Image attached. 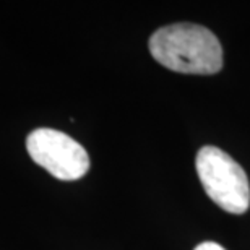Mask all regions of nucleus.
<instances>
[{
    "mask_svg": "<svg viewBox=\"0 0 250 250\" xmlns=\"http://www.w3.org/2000/svg\"><path fill=\"white\" fill-rule=\"evenodd\" d=\"M198 179L211 202L231 214H242L250 207V184L246 171L216 146H203L195 159Z\"/></svg>",
    "mask_w": 250,
    "mask_h": 250,
    "instance_id": "nucleus-2",
    "label": "nucleus"
},
{
    "mask_svg": "<svg viewBox=\"0 0 250 250\" xmlns=\"http://www.w3.org/2000/svg\"><path fill=\"white\" fill-rule=\"evenodd\" d=\"M26 149L38 166L59 181H78L89 169L86 149L59 130H34L26 138Z\"/></svg>",
    "mask_w": 250,
    "mask_h": 250,
    "instance_id": "nucleus-3",
    "label": "nucleus"
},
{
    "mask_svg": "<svg viewBox=\"0 0 250 250\" xmlns=\"http://www.w3.org/2000/svg\"><path fill=\"white\" fill-rule=\"evenodd\" d=\"M153 59L172 72L214 75L223 68V47L208 28L176 23L159 28L149 38Z\"/></svg>",
    "mask_w": 250,
    "mask_h": 250,
    "instance_id": "nucleus-1",
    "label": "nucleus"
},
{
    "mask_svg": "<svg viewBox=\"0 0 250 250\" xmlns=\"http://www.w3.org/2000/svg\"><path fill=\"white\" fill-rule=\"evenodd\" d=\"M193 250H226V249H224L223 246H219V244H216V242H213V241H207V242L198 244Z\"/></svg>",
    "mask_w": 250,
    "mask_h": 250,
    "instance_id": "nucleus-4",
    "label": "nucleus"
}]
</instances>
